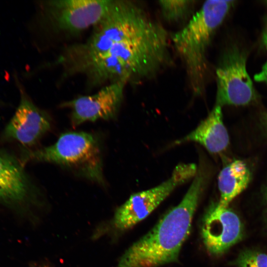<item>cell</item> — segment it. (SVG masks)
<instances>
[{"mask_svg":"<svg viewBox=\"0 0 267 267\" xmlns=\"http://www.w3.org/2000/svg\"><path fill=\"white\" fill-rule=\"evenodd\" d=\"M264 31L267 32V19L266 20V25H265V28Z\"/></svg>","mask_w":267,"mask_h":267,"instance_id":"d6986e66","label":"cell"},{"mask_svg":"<svg viewBox=\"0 0 267 267\" xmlns=\"http://www.w3.org/2000/svg\"><path fill=\"white\" fill-rule=\"evenodd\" d=\"M237 265L238 267H267V255L259 251L246 250L240 254Z\"/></svg>","mask_w":267,"mask_h":267,"instance_id":"9a60e30c","label":"cell"},{"mask_svg":"<svg viewBox=\"0 0 267 267\" xmlns=\"http://www.w3.org/2000/svg\"><path fill=\"white\" fill-rule=\"evenodd\" d=\"M195 142L204 146L210 153L218 154L229 144V135L223 124L222 107L215 105L208 116L197 128L175 143Z\"/></svg>","mask_w":267,"mask_h":267,"instance_id":"7c38bea8","label":"cell"},{"mask_svg":"<svg viewBox=\"0 0 267 267\" xmlns=\"http://www.w3.org/2000/svg\"><path fill=\"white\" fill-rule=\"evenodd\" d=\"M164 27L136 1L112 0L102 19L84 43L68 47L61 57L68 66L103 53L112 47L130 43L169 38Z\"/></svg>","mask_w":267,"mask_h":267,"instance_id":"7a4b0ae2","label":"cell"},{"mask_svg":"<svg viewBox=\"0 0 267 267\" xmlns=\"http://www.w3.org/2000/svg\"><path fill=\"white\" fill-rule=\"evenodd\" d=\"M112 0H53L41 1L43 16L56 32L77 34L95 26Z\"/></svg>","mask_w":267,"mask_h":267,"instance_id":"8992f818","label":"cell"},{"mask_svg":"<svg viewBox=\"0 0 267 267\" xmlns=\"http://www.w3.org/2000/svg\"><path fill=\"white\" fill-rule=\"evenodd\" d=\"M19 159L23 165L28 162L55 164L89 180L104 183L99 143L89 133H64L51 145L34 150H25Z\"/></svg>","mask_w":267,"mask_h":267,"instance_id":"277c9868","label":"cell"},{"mask_svg":"<svg viewBox=\"0 0 267 267\" xmlns=\"http://www.w3.org/2000/svg\"><path fill=\"white\" fill-rule=\"evenodd\" d=\"M263 119L264 124L267 130V112L263 115Z\"/></svg>","mask_w":267,"mask_h":267,"instance_id":"ac0fdd59","label":"cell"},{"mask_svg":"<svg viewBox=\"0 0 267 267\" xmlns=\"http://www.w3.org/2000/svg\"><path fill=\"white\" fill-rule=\"evenodd\" d=\"M243 226L238 215L219 202L212 203L202 221L201 236L204 246L212 255L219 256L239 241Z\"/></svg>","mask_w":267,"mask_h":267,"instance_id":"ba28073f","label":"cell"},{"mask_svg":"<svg viewBox=\"0 0 267 267\" xmlns=\"http://www.w3.org/2000/svg\"><path fill=\"white\" fill-rule=\"evenodd\" d=\"M126 85L121 82L108 84L95 93L80 96L63 103L62 106L71 109L74 127L88 121L113 119L123 100Z\"/></svg>","mask_w":267,"mask_h":267,"instance_id":"9c48e42d","label":"cell"},{"mask_svg":"<svg viewBox=\"0 0 267 267\" xmlns=\"http://www.w3.org/2000/svg\"></svg>","mask_w":267,"mask_h":267,"instance_id":"ffe728a7","label":"cell"},{"mask_svg":"<svg viewBox=\"0 0 267 267\" xmlns=\"http://www.w3.org/2000/svg\"><path fill=\"white\" fill-rule=\"evenodd\" d=\"M263 194H264V200L266 203V205L267 206V181L265 186Z\"/></svg>","mask_w":267,"mask_h":267,"instance_id":"e0dca14e","label":"cell"},{"mask_svg":"<svg viewBox=\"0 0 267 267\" xmlns=\"http://www.w3.org/2000/svg\"><path fill=\"white\" fill-rule=\"evenodd\" d=\"M50 127L48 116L21 89L19 104L3 129L1 139L28 148L37 143Z\"/></svg>","mask_w":267,"mask_h":267,"instance_id":"30bf717a","label":"cell"},{"mask_svg":"<svg viewBox=\"0 0 267 267\" xmlns=\"http://www.w3.org/2000/svg\"><path fill=\"white\" fill-rule=\"evenodd\" d=\"M195 2L194 0H160L158 4L165 20L178 22L190 15Z\"/></svg>","mask_w":267,"mask_h":267,"instance_id":"5bb4252c","label":"cell"},{"mask_svg":"<svg viewBox=\"0 0 267 267\" xmlns=\"http://www.w3.org/2000/svg\"><path fill=\"white\" fill-rule=\"evenodd\" d=\"M263 41L267 51V32L264 30ZM254 79L257 82L263 83L267 86V60L263 66L261 70L254 76Z\"/></svg>","mask_w":267,"mask_h":267,"instance_id":"2e32d148","label":"cell"},{"mask_svg":"<svg viewBox=\"0 0 267 267\" xmlns=\"http://www.w3.org/2000/svg\"><path fill=\"white\" fill-rule=\"evenodd\" d=\"M251 176L249 167L243 160L236 159L224 166L218 178L220 193L219 204L228 207L232 200L247 187Z\"/></svg>","mask_w":267,"mask_h":267,"instance_id":"4fadbf2b","label":"cell"},{"mask_svg":"<svg viewBox=\"0 0 267 267\" xmlns=\"http://www.w3.org/2000/svg\"><path fill=\"white\" fill-rule=\"evenodd\" d=\"M234 0L206 1L187 23L170 37L183 63L189 87L196 96L205 90L207 53L212 38L222 24Z\"/></svg>","mask_w":267,"mask_h":267,"instance_id":"3957f363","label":"cell"},{"mask_svg":"<svg viewBox=\"0 0 267 267\" xmlns=\"http://www.w3.org/2000/svg\"><path fill=\"white\" fill-rule=\"evenodd\" d=\"M197 170L194 163L179 164L166 181L132 194L116 210L113 219L115 227L120 230L133 227L149 215L177 187L193 178Z\"/></svg>","mask_w":267,"mask_h":267,"instance_id":"5b68a950","label":"cell"},{"mask_svg":"<svg viewBox=\"0 0 267 267\" xmlns=\"http://www.w3.org/2000/svg\"><path fill=\"white\" fill-rule=\"evenodd\" d=\"M245 53L235 46L222 56L216 69V105L243 106L255 101L257 94L246 69Z\"/></svg>","mask_w":267,"mask_h":267,"instance_id":"52a82bcc","label":"cell"},{"mask_svg":"<svg viewBox=\"0 0 267 267\" xmlns=\"http://www.w3.org/2000/svg\"><path fill=\"white\" fill-rule=\"evenodd\" d=\"M36 190L20 159L0 147V204L21 206L34 198Z\"/></svg>","mask_w":267,"mask_h":267,"instance_id":"8fae6325","label":"cell"},{"mask_svg":"<svg viewBox=\"0 0 267 267\" xmlns=\"http://www.w3.org/2000/svg\"><path fill=\"white\" fill-rule=\"evenodd\" d=\"M206 182L205 171L198 168L180 203L125 251L117 267H158L177 262L181 247L190 234Z\"/></svg>","mask_w":267,"mask_h":267,"instance_id":"6da1fadb","label":"cell"}]
</instances>
